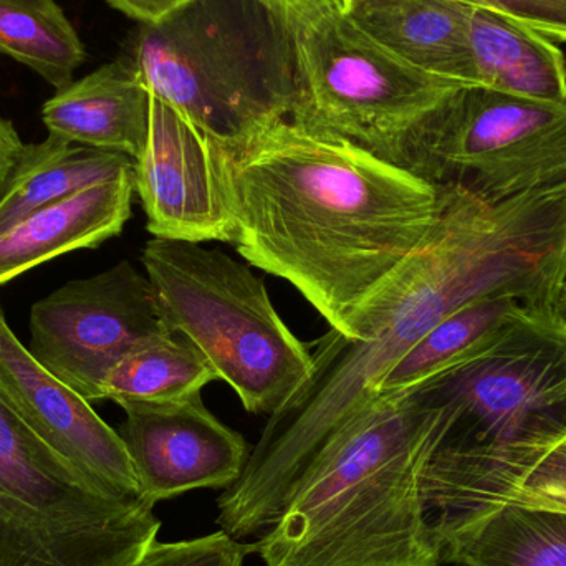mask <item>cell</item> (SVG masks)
Masks as SVG:
<instances>
[{
	"instance_id": "6da1fadb",
	"label": "cell",
	"mask_w": 566,
	"mask_h": 566,
	"mask_svg": "<svg viewBox=\"0 0 566 566\" xmlns=\"http://www.w3.org/2000/svg\"><path fill=\"white\" fill-rule=\"evenodd\" d=\"M547 282L537 232L509 205L459 189L441 192L424 241L353 319L312 343L313 378L289 409L269 419L241 479L218 499V524L238 541L277 524L326 442L378 396L385 376L449 313L475 300L534 302Z\"/></svg>"
},
{
	"instance_id": "7a4b0ae2",
	"label": "cell",
	"mask_w": 566,
	"mask_h": 566,
	"mask_svg": "<svg viewBox=\"0 0 566 566\" xmlns=\"http://www.w3.org/2000/svg\"><path fill=\"white\" fill-rule=\"evenodd\" d=\"M212 143L239 254L295 286L339 335L438 219V186L293 119Z\"/></svg>"
},
{
	"instance_id": "3957f363",
	"label": "cell",
	"mask_w": 566,
	"mask_h": 566,
	"mask_svg": "<svg viewBox=\"0 0 566 566\" xmlns=\"http://www.w3.org/2000/svg\"><path fill=\"white\" fill-rule=\"evenodd\" d=\"M421 386L441 409L422 495L446 560L566 438V316L532 310Z\"/></svg>"
},
{
	"instance_id": "277c9868",
	"label": "cell",
	"mask_w": 566,
	"mask_h": 566,
	"mask_svg": "<svg viewBox=\"0 0 566 566\" xmlns=\"http://www.w3.org/2000/svg\"><path fill=\"white\" fill-rule=\"evenodd\" d=\"M442 434L422 386L379 395L318 452L254 544L265 566H442L422 475Z\"/></svg>"
},
{
	"instance_id": "5b68a950",
	"label": "cell",
	"mask_w": 566,
	"mask_h": 566,
	"mask_svg": "<svg viewBox=\"0 0 566 566\" xmlns=\"http://www.w3.org/2000/svg\"><path fill=\"white\" fill-rule=\"evenodd\" d=\"M123 55L153 96L219 145L298 108L292 22L269 0H195L159 22L139 23Z\"/></svg>"
},
{
	"instance_id": "8992f818",
	"label": "cell",
	"mask_w": 566,
	"mask_h": 566,
	"mask_svg": "<svg viewBox=\"0 0 566 566\" xmlns=\"http://www.w3.org/2000/svg\"><path fill=\"white\" fill-rule=\"evenodd\" d=\"M142 264L172 335L185 336L252 415L289 409L313 378L312 349L275 310L264 279L219 249L146 242Z\"/></svg>"
},
{
	"instance_id": "52a82bcc",
	"label": "cell",
	"mask_w": 566,
	"mask_h": 566,
	"mask_svg": "<svg viewBox=\"0 0 566 566\" xmlns=\"http://www.w3.org/2000/svg\"><path fill=\"white\" fill-rule=\"evenodd\" d=\"M159 528L151 502L108 494L0 398V566H133Z\"/></svg>"
},
{
	"instance_id": "ba28073f",
	"label": "cell",
	"mask_w": 566,
	"mask_h": 566,
	"mask_svg": "<svg viewBox=\"0 0 566 566\" xmlns=\"http://www.w3.org/2000/svg\"><path fill=\"white\" fill-rule=\"evenodd\" d=\"M302 93L293 122L405 166L419 136L461 86L409 65L346 13L290 19Z\"/></svg>"
},
{
	"instance_id": "9c48e42d",
	"label": "cell",
	"mask_w": 566,
	"mask_h": 566,
	"mask_svg": "<svg viewBox=\"0 0 566 566\" xmlns=\"http://www.w3.org/2000/svg\"><path fill=\"white\" fill-rule=\"evenodd\" d=\"M405 168L489 205L566 182V102L461 86L409 151Z\"/></svg>"
},
{
	"instance_id": "30bf717a",
	"label": "cell",
	"mask_w": 566,
	"mask_h": 566,
	"mask_svg": "<svg viewBox=\"0 0 566 566\" xmlns=\"http://www.w3.org/2000/svg\"><path fill=\"white\" fill-rule=\"evenodd\" d=\"M169 332L146 274L122 261L93 277L66 282L33 303V358L86 401H102L109 369L143 343Z\"/></svg>"
},
{
	"instance_id": "8fae6325",
	"label": "cell",
	"mask_w": 566,
	"mask_h": 566,
	"mask_svg": "<svg viewBox=\"0 0 566 566\" xmlns=\"http://www.w3.org/2000/svg\"><path fill=\"white\" fill-rule=\"evenodd\" d=\"M135 191L153 238L235 244L214 143L181 112L153 96L145 151L135 161Z\"/></svg>"
},
{
	"instance_id": "7c38bea8",
	"label": "cell",
	"mask_w": 566,
	"mask_h": 566,
	"mask_svg": "<svg viewBox=\"0 0 566 566\" xmlns=\"http://www.w3.org/2000/svg\"><path fill=\"white\" fill-rule=\"evenodd\" d=\"M0 398L33 434L108 494L146 501L119 432L96 415L92 402L33 358L7 323L2 306Z\"/></svg>"
},
{
	"instance_id": "4fadbf2b",
	"label": "cell",
	"mask_w": 566,
	"mask_h": 566,
	"mask_svg": "<svg viewBox=\"0 0 566 566\" xmlns=\"http://www.w3.org/2000/svg\"><path fill=\"white\" fill-rule=\"evenodd\" d=\"M125 412L118 432L153 505L198 489L226 491L251 458L245 439L206 408L202 395Z\"/></svg>"
},
{
	"instance_id": "5bb4252c",
	"label": "cell",
	"mask_w": 566,
	"mask_h": 566,
	"mask_svg": "<svg viewBox=\"0 0 566 566\" xmlns=\"http://www.w3.org/2000/svg\"><path fill=\"white\" fill-rule=\"evenodd\" d=\"M153 95L125 55L73 80L42 106L49 135L138 159L145 151Z\"/></svg>"
},
{
	"instance_id": "9a60e30c",
	"label": "cell",
	"mask_w": 566,
	"mask_h": 566,
	"mask_svg": "<svg viewBox=\"0 0 566 566\" xmlns=\"http://www.w3.org/2000/svg\"><path fill=\"white\" fill-rule=\"evenodd\" d=\"M135 169L52 202L0 232V286L36 265L122 234L132 218Z\"/></svg>"
},
{
	"instance_id": "2e32d148",
	"label": "cell",
	"mask_w": 566,
	"mask_h": 566,
	"mask_svg": "<svg viewBox=\"0 0 566 566\" xmlns=\"http://www.w3.org/2000/svg\"><path fill=\"white\" fill-rule=\"evenodd\" d=\"M472 9L458 0H353L346 15L409 65L475 86L469 42Z\"/></svg>"
},
{
	"instance_id": "e0dca14e",
	"label": "cell",
	"mask_w": 566,
	"mask_h": 566,
	"mask_svg": "<svg viewBox=\"0 0 566 566\" xmlns=\"http://www.w3.org/2000/svg\"><path fill=\"white\" fill-rule=\"evenodd\" d=\"M475 86L518 98L566 102V59L558 43L491 10L469 23Z\"/></svg>"
},
{
	"instance_id": "ac0fdd59",
	"label": "cell",
	"mask_w": 566,
	"mask_h": 566,
	"mask_svg": "<svg viewBox=\"0 0 566 566\" xmlns=\"http://www.w3.org/2000/svg\"><path fill=\"white\" fill-rule=\"evenodd\" d=\"M135 169V159L49 135L25 145L0 191V232L36 209Z\"/></svg>"
},
{
	"instance_id": "d6986e66",
	"label": "cell",
	"mask_w": 566,
	"mask_h": 566,
	"mask_svg": "<svg viewBox=\"0 0 566 566\" xmlns=\"http://www.w3.org/2000/svg\"><path fill=\"white\" fill-rule=\"evenodd\" d=\"M532 310L541 308H531L512 296H491L449 313L385 376L378 396L409 391L454 368L495 333Z\"/></svg>"
},
{
	"instance_id": "ffe728a7",
	"label": "cell",
	"mask_w": 566,
	"mask_h": 566,
	"mask_svg": "<svg viewBox=\"0 0 566 566\" xmlns=\"http://www.w3.org/2000/svg\"><path fill=\"white\" fill-rule=\"evenodd\" d=\"M214 379L216 373L188 339L166 336L126 353L109 369L102 398L116 402L123 411L172 405L201 395Z\"/></svg>"
},
{
	"instance_id": "44dd1931",
	"label": "cell",
	"mask_w": 566,
	"mask_h": 566,
	"mask_svg": "<svg viewBox=\"0 0 566 566\" xmlns=\"http://www.w3.org/2000/svg\"><path fill=\"white\" fill-rule=\"evenodd\" d=\"M455 566H566V514L509 502L446 557Z\"/></svg>"
},
{
	"instance_id": "7402d4cb",
	"label": "cell",
	"mask_w": 566,
	"mask_h": 566,
	"mask_svg": "<svg viewBox=\"0 0 566 566\" xmlns=\"http://www.w3.org/2000/svg\"><path fill=\"white\" fill-rule=\"evenodd\" d=\"M0 53L55 92L73 82L86 60L78 32L55 0H0Z\"/></svg>"
},
{
	"instance_id": "603a6c76",
	"label": "cell",
	"mask_w": 566,
	"mask_h": 566,
	"mask_svg": "<svg viewBox=\"0 0 566 566\" xmlns=\"http://www.w3.org/2000/svg\"><path fill=\"white\" fill-rule=\"evenodd\" d=\"M254 545L218 531L179 542L153 541L133 566H244Z\"/></svg>"
},
{
	"instance_id": "cb8c5ba5",
	"label": "cell",
	"mask_w": 566,
	"mask_h": 566,
	"mask_svg": "<svg viewBox=\"0 0 566 566\" xmlns=\"http://www.w3.org/2000/svg\"><path fill=\"white\" fill-rule=\"evenodd\" d=\"M509 502L566 514V438L525 475Z\"/></svg>"
},
{
	"instance_id": "d4e9b609",
	"label": "cell",
	"mask_w": 566,
	"mask_h": 566,
	"mask_svg": "<svg viewBox=\"0 0 566 566\" xmlns=\"http://www.w3.org/2000/svg\"><path fill=\"white\" fill-rule=\"evenodd\" d=\"M353 0H349L352 3ZM474 9L491 10L542 33L555 43H566V0H458Z\"/></svg>"
},
{
	"instance_id": "484cf974",
	"label": "cell",
	"mask_w": 566,
	"mask_h": 566,
	"mask_svg": "<svg viewBox=\"0 0 566 566\" xmlns=\"http://www.w3.org/2000/svg\"><path fill=\"white\" fill-rule=\"evenodd\" d=\"M106 2L138 23H155L195 0H106Z\"/></svg>"
},
{
	"instance_id": "4316f807",
	"label": "cell",
	"mask_w": 566,
	"mask_h": 566,
	"mask_svg": "<svg viewBox=\"0 0 566 566\" xmlns=\"http://www.w3.org/2000/svg\"><path fill=\"white\" fill-rule=\"evenodd\" d=\"M281 7L293 20L316 19L322 15L348 13L349 0H269Z\"/></svg>"
},
{
	"instance_id": "83f0119b",
	"label": "cell",
	"mask_w": 566,
	"mask_h": 566,
	"mask_svg": "<svg viewBox=\"0 0 566 566\" xmlns=\"http://www.w3.org/2000/svg\"><path fill=\"white\" fill-rule=\"evenodd\" d=\"M25 143L10 119L0 113V191L6 186L10 172L15 168Z\"/></svg>"
},
{
	"instance_id": "f1b7e54d",
	"label": "cell",
	"mask_w": 566,
	"mask_h": 566,
	"mask_svg": "<svg viewBox=\"0 0 566 566\" xmlns=\"http://www.w3.org/2000/svg\"><path fill=\"white\" fill-rule=\"evenodd\" d=\"M558 308H560V312L564 313V315L566 316V283H565L564 292H562L560 303H558Z\"/></svg>"
}]
</instances>
